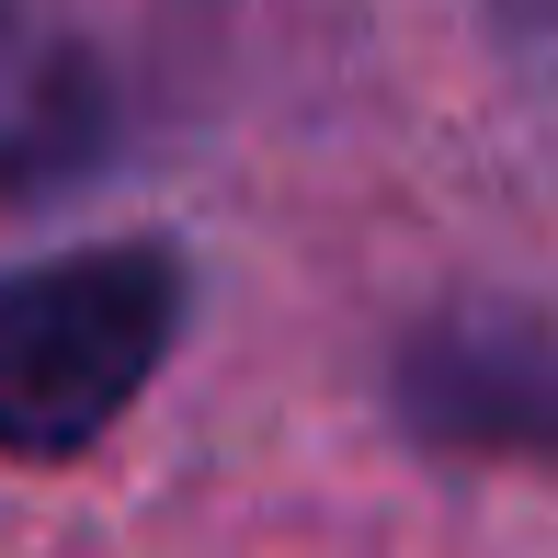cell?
<instances>
[{
    "instance_id": "obj_1",
    "label": "cell",
    "mask_w": 558,
    "mask_h": 558,
    "mask_svg": "<svg viewBox=\"0 0 558 558\" xmlns=\"http://www.w3.org/2000/svg\"><path fill=\"white\" fill-rule=\"evenodd\" d=\"M183 331V263L160 240L58 251L0 274V456H81L125 422Z\"/></svg>"
},
{
    "instance_id": "obj_4",
    "label": "cell",
    "mask_w": 558,
    "mask_h": 558,
    "mask_svg": "<svg viewBox=\"0 0 558 558\" xmlns=\"http://www.w3.org/2000/svg\"><path fill=\"white\" fill-rule=\"evenodd\" d=\"M490 12H501V35H513V58L558 81V0H490Z\"/></svg>"
},
{
    "instance_id": "obj_3",
    "label": "cell",
    "mask_w": 558,
    "mask_h": 558,
    "mask_svg": "<svg viewBox=\"0 0 558 558\" xmlns=\"http://www.w3.org/2000/svg\"><path fill=\"white\" fill-rule=\"evenodd\" d=\"M104 58L58 0H0V194H58L104 148Z\"/></svg>"
},
{
    "instance_id": "obj_2",
    "label": "cell",
    "mask_w": 558,
    "mask_h": 558,
    "mask_svg": "<svg viewBox=\"0 0 558 558\" xmlns=\"http://www.w3.org/2000/svg\"><path fill=\"white\" fill-rule=\"evenodd\" d=\"M399 399L434 445L468 456H547L558 468V342L536 319H501V308H456L411 342L399 365Z\"/></svg>"
}]
</instances>
